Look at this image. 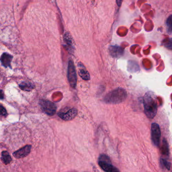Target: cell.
Listing matches in <instances>:
<instances>
[{
    "label": "cell",
    "instance_id": "1",
    "mask_svg": "<svg viewBox=\"0 0 172 172\" xmlns=\"http://www.w3.org/2000/svg\"><path fill=\"white\" fill-rule=\"evenodd\" d=\"M145 112L148 118L152 119L157 113L158 103L156 96L151 91H148L144 96Z\"/></svg>",
    "mask_w": 172,
    "mask_h": 172
},
{
    "label": "cell",
    "instance_id": "2",
    "mask_svg": "<svg viewBox=\"0 0 172 172\" xmlns=\"http://www.w3.org/2000/svg\"><path fill=\"white\" fill-rule=\"evenodd\" d=\"M127 98V93L123 88H117L109 93L104 101L107 104H117L123 102Z\"/></svg>",
    "mask_w": 172,
    "mask_h": 172
},
{
    "label": "cell",
    "instance_id": "3",
    "mask_svg": "<svg viewBox=\"0 0 172 172\" xmlns=\"http://www.w3.org/2000/svg\"><path fill=\"white\" fill-rule=\"evenodd\" d=\"M68 79L70 85L73 88H75L77 85V75L75 67L71 60L68 61Z\"/></svg>",
    "mask_w": 172,
    "mask_h": 172
},
{
    "label": "cell",
    "instance_id": "4",
    "mask_svg": "<svg viewBox=\"0 0 172 172\" xmlns=\"http://www.w3.org/2000/svg\"><path fill=\"white\" fill-rule=\"evenodd\" d=\"M78 114V110L75 108H66L61 110L58 113V116L64 121H70L75 118Z\"/></svg>",
    "mask_w": 172,
    "mask_h": 172
},
{
    "label": "cell",
    "instance_id": "5",
    "mask_svg": "<svg viewBox=\"0 0 172 172\" xmlns=\"http://www.w3.org/2000/svg\"><path fill=\"white\" fill-rule=\"evenodd\" d=\"M39 104L43 111L47 115L53 116L56 113L57 106L56 104L51 101L46 100H41L39 102Z\"/></svg>",
    "mask_w": 172,
    "mask_h": 172
},
{
    "label": "cell",
    "instance_id": "6",
    "mask_svg": "<svg viewBox=\"0 0 172 172\" xmlns=\"http://www.w3.org/2000/svg\"><path fill=\"white\" fill-rule=\"evenodd\" d=\"M151 135L152 142L156 146L158 147L160 143L161 132L159 125L156 123H154L152 124Z\"/></svg>",
    "mask_w": 172,
    "mask_h": 172
},
{
    "label": "cell",
    "instance_id": "7",
    "mask_svg": "<svg viewBox=\"0 0 172 172\" xmlns=\"http://www.w3.org/2000/svg\"><path fill=\"white\" fill-rule=\"evenodd\" d=\"M31 149V145H27L13 153V156L17 159H21L27 156L30 154Z\"/></svg>",
    "mask_w": 172,
    "mask_h": 172
},
{
    "label": "cell",
    "instance_id": "8",
    "mask_svg": "<svg viewBox=\"0 0 172 172\" xmlns=\"http://www.w3.org/2000/svg\"><path fill=\"white\" fill-rule=\"evenodd\" d=\"M64 41L67 50L71 53H73L75 50V46L73 38L70 33L68 32L65 33L64 36Z\"/></svg>",
    "mask_w": 172,
    "mask_h": 172
},
{
    "label": "cell",
    "instance_id": "9",
    "mask_svg": "<svg viewBox=\"0 0 172 172\" xmlns=\"http://www.w3.org/2000/svg\"><path fill=\"white\" fill-rule=\"evenodd\" d=\"M99 165L105 172H120L119 170L111 164V163L99 161Z\"/></svg>",
    "mask_w": 172,
    "mask_h": 172
},
{
    "label": "cell",
    "instance_id": "10",
    "mask_svg": "<svg viewBox=\"0 0 172 172\" xmlns=\"http://www.w3.org/2000/svg\"><path fill=\"white\" fill-rule=\"evenodd\" d=\"M109 49L110 55L115 58H119L123 54V49L119 46H111Z\"/></svg>",
    "mask_w": 172,
    "mask_h": 172
},
{
    "label": "cell",
    "instance_id": "11",
    "mask_svg": "<svg viewBox=\"0 0 172 172\" xmlns=\"http://www.w3.org/2000/svg\"><path fill=\"white\" fill-rule=\"evenodd\" d=\"M13 58V57L7 53H4L0 58V61L2 64L5 68L11 67V62Z\"/></svg>",
    "mask_w": 172,
    "mask_h": 172
},
{
    "label": "cell",
    "instance_id": "12",
    "mask_svg": "<svg viewBox=\"0 0 172 172\" xmlns=\"http://www.w3.org/2000/svg\"><path fill=\"white\" fill-rule=\"evenodd\" d=\"M79 75L80 77L84 80L88 81L90 79V75L88 71H87L85 68L82 64L81 63L79 64Z\"/></svg>",
    "mask_w": 172,
    "mask_h": 172
},
{
    "label": "cell",
    "instance_id": "13",
    "mask_svg": "<svg viewBox=\"0 0 172 172\" xmlns=\"http://www.w3.org/2000/svg\"><path fill=\"white\" fill-rule=\"evenodd\" d=\"M1 160L5 165H8L11 162L12 158L7 151H3L2 152Z\"/></svg>",
    "mask_w": 172,
    "mask_h": 172
},
{
    "label": "cell",
    "instance_id": "14",
    "mask_svg": "<svg viewBox=\"0 0 172 172\" xmlns=\"http://www.w3.org/2000/svg\"><path fill=\"white\" fill-rule=\"evenodd\" d=\"M19 88L23 91H30L34 89V85L29 82H23L19 85Z\"/></svg>",
    "mask_w": 172,
    "mask_h": 172
},
{
    "label": "cell",
    "instance_id": "15",
    "mask_svg": "<svg viewBox=\"0 0 172 172\" xmlns=\"http://www.w3.org/2000/svg\"><path fill=\"white\" fill-rule=\"evenodd\" d=\"M128 70L131 72H136L139 70V67L137 63L134 61H130L128 62Z\"/></svg>",
    "mask_w": 172,
    "mask_h": 172
},
{
    "label": "cell",
    "instance_id": "16",
    "mask_svg": "<svg viewBox=\"0 0 172 172\" xmlns=\"http://www.w3.org/2000/svg\"><path fill=\"white\" fill-rule=\"evenodd\" d=\"M166 24L168 33H171L172 32V15L168 18L167 20Z\"/></svg>",
    "mask_w": 172,
    "mask_h": 172
},
{
    "label": "cell",
    "instance_id": "17",
    "mask_svg": "<svg viewBox=\"0 0 172 172\" xmlns=\"http://www.w3.org/2000/svg\"><path fill=\"white\" fill-rule=\"evenodd\" d=\"M164 46L167 49L172 50V38L169 39L168 41L166 42L164 44Z\"/></svg>",
    "mask_w": 172,
    "mask_h": 172
},
{
    "label": "cell",
    "instance_id": "18",
    "mask_svg": "<svg viewBox=\"0 0 172 172\" xmlns=\"http://www.w3.org/2000/svg\"><path fill=\"white\" fill-rule=\"evenodd\" d=\"M7 115V112L6 109L3 106L0 105V116H6Z\"/></svg>",
    "mask_w": 172,
    "mask_h": 172
},
{
    "label": "cell",
    "instance_id": "19",
    "mask_svg": "<svg viewBox=\"0 0 172 172\" xmlns=\"http://www.w3.org/2000/svg\"><path fill=\"white\" fill-rule=\"evenodd\" d=\"M100 161H102V162H105L111 163L110 159L108 156L106 155H101L99 158Z\"/></svg>",
    "mask_w": 172,
    "mask_h": 172
},
{
    "label": "cell",
    "instance_id": "20",
    "mask_svg": "<svg viewBox=\"0 0 172 172\" xmlns=\"http://www.w3.org/2000/svg\"><path fill=\"white\" fill-rule=\"evenodd\" d=\"M162 160L163 163V164H164L165 167L167 168L168 170H170L171 165L169 164V163L168 162H167L166 160H165V159H162Z\"/></svg>",
    "mask_w": 172,
    "mask_h": 172
},
{
    "label": "cell",
    "instance_id": "21",
    "mask_svg": "<svg viewBox=\"0 0 172 172\" xmlns=\"http://www.w3.org/2000/svg\"><path fill=\"white\" fill-rule=\"evenodd\" d=\"M4 98V93L2 90H0V99H3Z\"/></svg>",
    "mask_w": 172,
    "mask_h": 172
},
{
    "label": "cell",
    "instance_id": "22",
    "mask_svg": "<svg viewBox=\"0 0 172 172\" xmlns=\"http://www.w3.org/2000/svg\"><path fill=\"white\" fill-rule=\"evenodd\" d=\"M123 0H116L117 4L119 7H120L121 4L123 3Z\"/></svg>",
    "mask_w": 172,
    "mask_h": 172
}]
</instances>
